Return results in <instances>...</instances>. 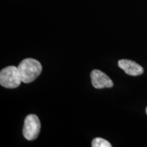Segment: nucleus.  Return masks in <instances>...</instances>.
<instances>
[{
  "label": "nucleus",
  "instance_id": "nucleus-1",
  "mask_svg": "<svg viewBox=\"0 0 147 147\" xmlns=\"http://www.w3.org/2000/svg\"><path fill=\"white\" fill-rule=\"evenodd\" d=\"M22 82L30 83L36 80L41 74L42 67L38 60L27 58L22 61L18 66Z\"/></svg>",
  "mask_w": 147,
  "mask_h": 147
},
{
  "label": "nucleus",
  "instance_id": "nucleus-2",
  "mask_svg": "<svg viewBox=\"0 0 147 147\" xmlns=\"http://www.w3.org/2000/svg\"><path fill=\"white\" fill-rule=\"evenodd\" d=\"M22 82L18 67L8 66L2 69L0 72V84L7 89H15Z\"/></svg>",
  "mask_w": 147,
  "mask_h": 147
},
{
  "label": "nucleus",
  "instance_id": "nucleus-3",
  "mask_svg": "<svg viewBox=\"0 0 147 147\" xmlns=\"http://www.w3.org/2000/svg\"><path fill=\"white\" fill-rule=\"evenodd\" d=\"M41 124L36 115H29L24 121L23 129V136L27 140H34L38 138L40 131Z\"/></svg>",
  "mask_w": 147,
  "mask_h": 147
},
{
  "label": "nucleus",
  "instance_id": "nucleus-4",
  "mask_svg": "<svg viewBox=\"0 0 147 147\" xmlns=\"http://www.w3.org/2000/svg\"><path fill=\"white\" fill-rule=\"evenodd\" d=\"M91 79L95 89H104L113 87V82L106 74L99 69H94L91 73Z\"/></svg>",
  "mask_w": 147,
  "mask_h": 147
},
{
  "label": "nucleus",
  "instance_id": "nucleus-5",
  "mask_svg": "<svg viewBox=\"0 0 147 147\" xmlns=\"http://www.w3.org/2000/svg\"><path fill=\"white\" fill-rule=\"evenodd\" d=\"M118 65L127 74L137 76L142 74L144 69L140 65L129 59H121L118 61Z\"/></svg>",
  "mask_w": 147,
  "mask_h": 147
},
{
  "label": "nucleus",
  "instance_id": "nucleus-6",
  "mask_svg": "<svg viewBox=\"0 0 147 147\" xmlns=\"http://www.w3.org/2000/svg\"><path fill=\"white\" fill-rule=\"evenodd\" d=\"M91 146L93 147H111L112 144L105 139L101 138H96L93 139L91 143Z\"/></svg>",
  "mask_w": 147,
  "mask_h": 147
},
{
  "label": "nucleus",
  "instance_id": "nucleus-7",
  "mask_svg": "<svg viewBox=\"0 0 147 147\" xmlns=\"http://www.w3.org/2000/svg\"><path fill=\"white\" fill-rule=\"evenodd\" d=\"M146 115H147V107L146 108Z\"/></svg>",
  "mask_w": 147,
  "mask_h": 147
}]
</instances>
